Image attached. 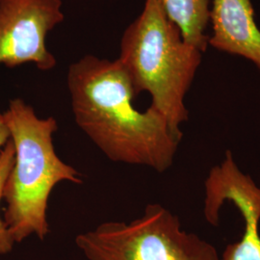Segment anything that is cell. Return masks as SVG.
I'll return each instance as SVG.
<instances>
[{"label":"cell","mask_w":260,"mask_h":260,"mask_svg":"<svg viewBox=\"0 0 260 260\" xmlns=\"http://www.w3.org/2000/svg\"><path fill=\"white\" fill-rule=\"evenodd\" d=\"M245 221L239 241L229 244L218 260H260V187H248L232 201Z\"/></svg>","instance_id":"52a82bcc"},{"label":"cell","mask_w":260,"mask_h":260,"mask_svg":"<svg viewBox=\"0 0 260 260\" xmlns=\"http://www.w3.org/2000/svg\"><path fill=\"white\" fill-rule=\"evenodd\" d=\"M203 52L188 44L156 0H146L139 17L123 32L118 60L135 94L147 92L150 107L182 139L188 121L186 94L202 63Z\"/></svg>","instance_id":"3957f363"},{"label":"cell","mask_w":260,"mask_h":260,"mask_svg":"<svg viewBox=\"0 0 260 260\" xmlns=\"http://www.w3.org/2000/svg\"><path fill=\"white\" fill-rule=\"evenodd\" d=\"M67 83L77 126L111 161L164 173L181 138L149 106L139 111L120 61L85 55L69 68Z\"/></svg>","instance_id":"6da1fadb"},{"label":"cell","mask_w":260,"mask_h":260,"mask_svg":"<svg viewBox=\"0 0 260 260\" xmlns=\"http://www.w3.org/2000/svg\"><path fill=\"white\" fill-rule=\"evenodd\" d=\"M3 117L15 149L14 165L3 189V220L15 243L31 235L45 240L53 188L62 181L82 184V176L56 153L53 135L58 124L53 117H38L21 99L11 100Z\"/></svg>","instance_id":"7a4b0ae2"},{"label":"cell","mask_w":260,"mask_h":260,"mask_svg":"<svg viewBox=\"0 0 260 260\" xmlns=\"http://www.w3.org/2000/svg\"><path fill=\"white\" fill-rule=\"evenodd\" d=\"M75 243L87 260H218L216 248L181 229L177 216L158 204L131 221L105 222Z\"/></svg>","instance_id":"277c9868"},{"label":"cell","mask_w":260,"mask_h":260,"mask_svg":"<svg viewBox=\"0 0 260 260\" xmlns=\"http://www.w3.org/2000/svg\"><path fill=\"white\" fill-rule=\"evenodd\" d=\"M10 140V132L4 120L3 113L0 112V149H2Z\"/></svg>","instance_id":"30bf717a"},{"label":"cell","mask_w":260,"mask_h":260,"mask_svg":"<svg viewBox=\"0 0 260 260\" xmlns=\"http://www.w3.org/2000/svg\"><path fill=\"white\" fill-rule=\"evenodd\" d=\"M208 46L249 60L260 72V29L251 0H212Z\"/></svg>","instance_id":"8992f818"},{"label":"cell","mask_w":260,"mask_h":260,"mask_svg":"<svg viewBox=\"0 0 260 260\" xmlns=\"http://www.w3.org/2000/svg\"><path fill=\"white\" fill-rule=\"evenodd\" d=\"M15 149L9 140L7 144L0 149V204L3 201V189L10 171L14 165ZM16 243L11 236L3 217L0 215V254L9 253Z\"/></svg>","instance_id":"9c48e42d"},{"label":"cell","mask_w":260,"mask_h":260,"mask_svg":"<svg viewBox=\"0 0 260 260\" xmlns=\"http://www.w3.org/2000/svg\"><path fill=\"white\" fill-rule=\"evenodd\" d=\"M168 19L177 25L188 44L203 53L208 47L206 29L210 19L209 0H156Z\"/></svg>","instance_id":"ba28073f"},{"label":"cell","mask_w":260,"mask_h":260,"mask_svg":"<svg viewBox=\"0 0 260 260\" xmlns=\"http://www.w3.org/2000/svg\"><path fill=\"white\" fill-rule=\"evenodd\" d=\"M64 19L61 0H0V65L52 70L57 61L47 37Z\"/></svg>","instance_id":"5b68a950"}]
</instances>
